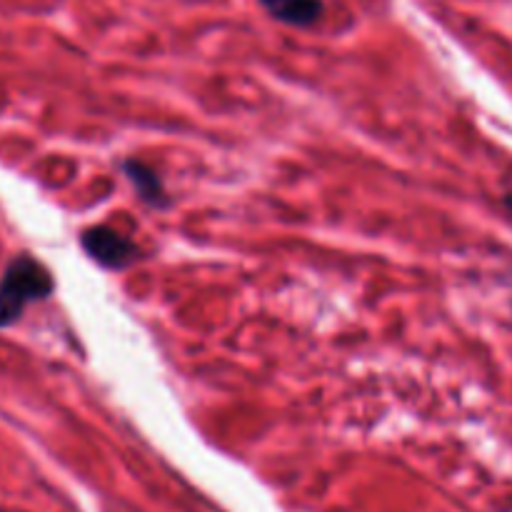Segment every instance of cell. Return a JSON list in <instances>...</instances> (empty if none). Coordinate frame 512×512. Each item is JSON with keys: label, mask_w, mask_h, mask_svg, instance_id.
Instances as JSON below:
<instances>
[{"label": "cell", "mask_w": 512, "mask_h": 512, "mask_svg": "<svg viewBox=\"0 0 512 512\" xmlns=\"http://www.w3.org/2000/svg\"><path fill=\"white\" fill-rule=\"evenodd\" d=\"M53 293V278L30 255H20L5 268L0 280V328L13 325L23 315V308L33 300H43Z\"/></svg>", "instance_id": "obj_1"}, {"label": "cell", "mask_w": 512, "mask_h": 512, "mask_svg": "<svg viewBox=\"0 0 512 512\" xmlns=\"http://www.w3.org/2000/svg\"><path fill=\"white\" fill-rule=\"evenodd\" d=\"M83 248L88 250L95 263L105 265V268H125V265L133 263L135 253H138L128 238L115 233L113 228H105V225L85 230Z\"/></svg>", "instance_id": "obj_2"}, {"label": "cell", "mask_w": 512, "mask_h": 512, "mask_svg": "<svg viewBox=\"0 0 512 512\" xmlns=\"http://www.w3.org/2000/svg\"><path fill=\"white\" fill-rule=\"evenodd\" d=\"M270 15L288 25L308 28L323 15V0H260Z\"/></svg>", "instance_id": "obj_3"}, {"label": "cell", "mask_w": 512, "mask_h": 512, "mask_svg": "<svg viewBox=\"0 0 512 512\" xmlns=\"http://www.w3.org/2000/svg\"><path fill=\"white\" fill-rule=\"evenodd\" d=\"M125 173H128L130 183L135 185V190L140 193V198L150 205H163V185H160L158 175L143 163H125Z\"/></svg>", "instance_id": "obj_4"}, {"label": "cell", "mask_w": 512, "mask_h": 512, "mask_svg": "<svg viewBox=\"0 0 512 512\" xmlns=\"http://www.w3.org/2000/svg\"><path fill=\"white\" fill-rule=\"evenodd\" d=\"M508 203H510V208H512V193L508 195Z\"/></svg>", "instance_id": "obj_5"}]
</instances>
